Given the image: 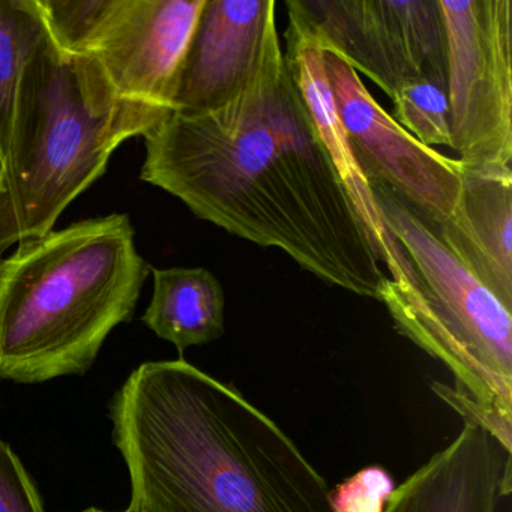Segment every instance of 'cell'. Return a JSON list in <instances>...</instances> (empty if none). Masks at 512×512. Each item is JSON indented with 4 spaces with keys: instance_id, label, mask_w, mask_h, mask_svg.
Listing matches in <instances>:
<instances>
[{
    "instance_id": "1",
    "label": "cell",
    "mask_w": 512,
    "mask_h": 512,
    "mask_svg": "<svg viewBox=\"0 0 512 512\" xmlns=\"http://www.w3.org/2000/svg\"><path fill=\"white\" fill-rule=\"evenodd\" d=\"M140 178L197 218L280 248L329 286L377 299L389 275L323 148L280 37L226 106L170 113L145 136Z\"/></svg>"
},
{
    "instance_id": "2",
    "label": "cell",
    "mask_w": 512,
    "mask_h": 512,
    "mask_svg": "<svg viewBox=\"0 0 512 512\" xmlns=\"http://www.w3.org/2000/svg\"><path fill=\"white\" fill-rule=\"evenodd\" d=\"M131 512H334L323 476L238 389L178 361L145 362L110 406Z\"/></svg>"
},
{
    "instance_id": "3",
    "label": "cell",
    "mask_w": 512,
    "mask_h": 512,
    "mask_svg": "<svg viewBox=\"0 0 512 512\" xmlns=\"http://www.w3.org/2000/svg\"><path fill=\"white\" fill-rule=\"evenodd\" d=\"M149 272L125 214L19 245L0 263V380L86 373L113 329L133 317Z\"/></svg>"
},
{
    "instance_id": "4",
    "label": "cell",
    "mask_w": 512,
    "mask_h": 512,
    "mask_svg": "<svg viewBox=\"0 0 512 512\" xmlns=\"http://www.w3.org/2000/svg\"><path fill=\"white\" fill-rule=\"evenodd\" d=\"M169 115L122 98L91 58L64 52L47 31L23 70L0 166V263L11 248L52 232L113 152Z\"/></svg>"
},
{
    "instance_id": "5",
    "label": "cell",
    "mask_w": 512,
    "mask_h": 512,
    "mask_svg": "<svg viewBox=\"0 0 512 512\" xmlns=\"http://www.w3.org/2000/svg\"><path fill=\"white\" fill-rule=\"evenodd\" d=\"M380 217L412 265L383 283L395 328L442 362L455 391L512 425V308L443 244L436 227L382 184L371 185Z\"/></svg>"
},
{
    "instance_id": "6",
    "label": "cell",
    "mask_w": 512,
    "mask_h": 512,
    "mask_svg": "<svg viewBox=\"0 0 512 512\" xmlns=\"http://www.w3.org/2000/svg\"><path fill=\"white\" fill-rule=\"evenodd\" d=\"M206 0H40L50 37L88 56L125 100L175 112Z\"/></svg>"
},
{
    "instance_id": "7",
    "label": "cell",
    "mask_w": 512,
    "mask_h": 512,
    "mask_svg": "<svg viewBox=\"0 0 512 512\" xmlns=\"http://www.w3.org/2000/svg\"><path fill=\"white\" fill-rule=\"evenodd\" d=\"M452 149L467 167L512 163V2L439 0Z\"/></svg>"
},
{
    "instance_id": "8",
    "label": "cell",
    "mask_w": 512,
    "mask_h": 512,
    "mask_svg": "<svg viewBox=\"0 0 512 512\" xmlns=\"http://www.w3.org/2000/svg\"><path fill=\"white\" fill-rule=\"evenodd\" d=\"M325 52L343 59L389 98L416 80L446 88L439 0H296Z\"/></svg>"
},
{
    "instance_id": "9",
    "label": "cell",
    "mask_w": 512,
    "mask_h": 512,
    "mask_svg": "<svg viewBox=\"0 0 512 512\" xmlns=\"http://www.w3.org/2000/svg\"><path fill=\"white\" fill-rule=\"evenodd\" d=\"M332 98L368 184H382L433 224L448 220L461 191L460 160L422 145L370 94L343 59L323 50Z\"/></svg>"
},
{
    "instance_id": "10",
    "label": "cell",
    "mask_w": 512,
    "mask_h": 512,
    "mask_svg": "<svg viewBox=\"0 0 512 512\" xmlns=\"http://www.w3.org/2000/svg\"><path fill=\"white\" fill-rule=\"evenodd\" d=\"M275 0H206L176 94L175 112L200 115L235 100L277 31Z\"/></svg>"
},
{
    "instance_id": "11",
    "label": "cell",
    "mask_w": 512,
    "mask_h": 512,
    "mask_svg": "<svg viewBox=\"0 0 512 512\" xmlns=\"http://www.w3.org/2000/svg\"><path fill=\"white\" fill-rule=\"evenodd\" d=\"M286 8L289 14V25L284 34L286 49H283V52L287 67L301 92L317 136L323 143L325 151L328 152L329 160L334 164L368 235L371 236V241L382 259L389 278L394 281L400 280L406 275L409 260L403 248L386 229L371 185L362 175L350 151L349 142H347L346 133L329 88L328 77H326L319 37L313 25L299 10L296 0H287Z\"/></svg>"
},
{
    "instance_id": "12",
    "label": "cell",
    "mask_w": 512,
    "mask_h": 512,
    "mask_svg": "<svg viewBox=\"0 0 512 512\" xmlns=\"http://www.w3.org/2000/svg\"><path fill=\"white\" fill-rule=\"evenodd\" d=\"M512 454L479 425L463 430L389 496L383 512H496L511 493Z\"/></svg>"
},
{
    "instance_id": "13",
    "label": "cell",
    "mask_w": 512,
    "mask_h": 512,
    "mask_svg": "<svg viewBox=\"0 0 512 512\" xmlns=\"http://www.w3.org/2000/svg\"><path fill=\"white\" fill-rule=\"evenodd\" d=\"M434 227L449 251L512 308L511 167L463 164L457 206L448 220Z\"/></svg>"
},
{
    "instance_id": "14",
    "label": "cell",
    "mask_w": 512,
    "mask_h": 512,
    "mask_svg": "<svg viewBox=\"0 0 512 512\" xmlns=\"http://www.w3.org/2000/svg\"><path fill=\"white\" fill-rule=\"evenodd\" d=\"M154 293L142 320L184 353L224 335V290L205 268H151Z\"/></svg>"
},
{
    "instance_id": "15",
    "label": "cell",
    "mask_w": 512,
    "mask_h": 512,
    "mask_svg": "<svg viewBox=\"0 0 512 512\" xmlns=\"http://www.w3.org/2000/svg\"><path fill=\"white\" fill-rule=\"evenodd\" d=\"M47 31L40 0H0V166L10 149L23 70Z\"/></svg>"
},
{
    "instance_id": "16",
    "label": "cell",
    "mask_w": 512,
    "mask_h": 512,
    "mask_svg": "<svg viewBox=\"0 0 512 512\" xmlns=\"http://www.w3.org/2000/svg\"><path fill=\"white\" fill-rule=\"evenodd\" d=\"M392 118L422 145L452 149L448 92L431 80H416L394 92Z\"/></svg>"
},
{
    "instance_id": "17",
    "label": "cell",
    "mask_w": 512,
    "mask_h": 512,
    "mask_svg": "<svg viewBox=\"0 0 512 512\" xmlns=\"http://www.w3.org/2000/svg\"><path fill=\"white\" fill-rule=\"evenodd\" d=\"M394 481L382 467H367L329 490L334 512H383Z\"/></svg>"
},
{
    "instance_id": "18",
    "label": "cell",
    "mask_w": 512,
    "mask_h": 512,
    "mask_svg": "<svg viewBox=\"0 0 512 512\" xmlns=\"http://www.w3.org/2000/svg\"><path fill=\"white\" fill-rule=\"evenodd\" d=\"M0 512H46L19 455L0 437Z\"/></svg>"
},
{
    "instance_id": "19",
    "label": "cell",
    "mask_w": 512,
    "mask_h": 512,
    "mask_svg": "<svg viewBox=\"0 0 512 512\" xmlns=\"http://www.w3.org/2000/svg\"><path fill=\"white\" fill-rule=\"evenodd\" d=\"M434 392L446 401L449 406L454 407L464 418V422H472L487 430L497 442L502 445L506 452L512 454V425L494 418L490 413L485 412L481 406L470 400L460 392L452 391L448 386L434 383Z\"/></svg>"
},
{
    "instance_id": "20",
    "label": "cell",
    "mask_w": 512,
    "mask_h": 512,
    "mask_svg": "<svg viewBox=\"0 0 512 512\" xmlns=\"http://www.w3.org/2000/svg\"><path fill=\"white\" fill-rule=\"evenodd\" d=\"M83 512H109V511H103V509H97V508H89ZM122 512H131V511H128V509H125V511H122Z\"/></svg>"
}]
</instances>
